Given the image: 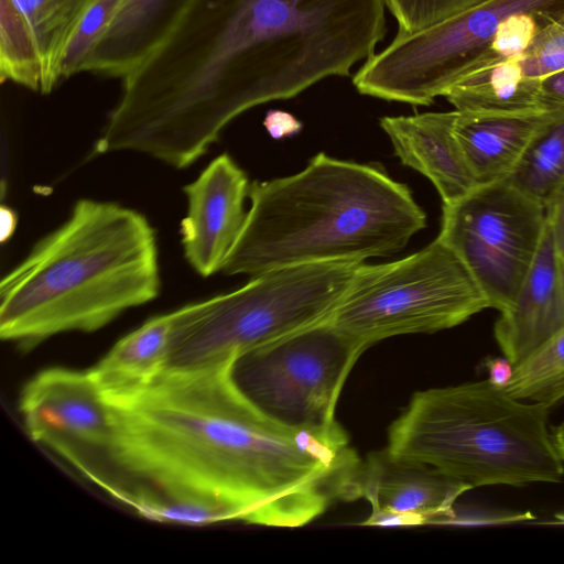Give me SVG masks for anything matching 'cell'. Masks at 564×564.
Here are the masks:
<instances>
[{
    "label": "cell",
    "mask_w": 564,
    "mask_h": 564,
    "mask_svg": "<svg viewBox=\"0 0 564 564\" xmlns=\"http://www.w3.org/2000/svg\"><path fill=\"white\" fill-rule=\"evenodd\" d=\"M502 389L516 399L546 406L564 399V329L516 366Z\"/></svg>",
    "instance_id": "22"
},
{
    "label": "cell",
    "mask_w": 564,
    "mask_h": 564,
    "mask_svg": "<svg viewBox=\"0 0 564 564\" xmlns=\"http://www.w3.org/2000/svg\"><path fill=\"white\" fill-rule=\"evenodd\" d=\"M488 370V380L497 388H505L512 378L514 366L503 357H492L485 361Z\"/></svg>",
    "instance_id": "29"
},
{
    "label": "cell",
    "mask_w": 564,
    "mask_h": 564,
    "mask_svg": "<svg viewBox=\"0 0 564 564\" xmlns=\"http://www.w3.org/2000/svg\"><path fill=\"white\" fill-rule=\"evenodd\" d=\"M540 101L544 110L564 109V70L541 79Z\"/></svg>",
    "instance_id": "27"
},
{
    "label": "cell",
    "mask_w": 564,
    "mask_h": 564,
    "mask_svg": "<svg viewBox=\"0 0 564 564\" xmlns=\"http://www.w3.org/2000/svg\"><path fill=\"white\" fill-rule=\"evenodd\" d=\"M174 317L173 311L148 319L90 369L107 399L135 392L165 371Z\"/></svg>",
    "instance_id": "18"
},
{
    "label": "cell",
    "mask_w": 564,
    "mask_h": 564,
    "mask_svg": "<svg viewBox=\"0 0 564 564\" xmlns=\"http://www.w3.org/2000/svg\"><path fill=\"white\" fill-rule=\"evenodd\" d=\"M386 33L384 0H173L112 117L138 151L184 169L246 110L348 76Z\"/></svg>",
    "instance_id": "1"
},
{
    "label": "cell",
    "mask_w": 564,
    "mask_h": 564,
    "mask_svg": "<svg viewBox=\"0 0 564 564\" xmlns=\"http://www.w3.org/2000/svg\"><path fill=\"white\" fill-rule=\"evenodd\" d=\"M366 350L322 321L238 357L232 377L242 392L293 426H329L343 386Z\"/></svg>",
    "instance_id": "9"
},
{
    "label": "cell",
    "mask_w": 564,
    "mask_h": 564,
    "mask_svg": "<svg viewBox=\"0 0 564 564\" xmlns=\"http://www.w3.org/2000/svg\"><path fill=\"white\" fill-rule=\"evenodd\" d=\"M469 489L466 482L384 448L361 462L355 496L371 506L361 525L413 527L452 522L456 500Z\"/></svg>",
    "instance_id": "13"
},
{
    "label": "cell",
    "mask_w": 564,
    "mask_h": 564,
    "mask_svg": "<svg viewBox=\"0 0 564 564\" xmlns=\"http://www.w3.org/2000/svg\"><path fill=\"white\" fill-rule=\"evenodd\" d=\"M456 111L386 116L380 126L402 164L427 177L443 204L479 185L454 133Z\"/></svg>",
    "instance_id": "16"
},
{
    "label": "cell",
    "mask_w": 564,
    "mask_h": 564,
    "mask_svg": "<svg viewBox=\"0 0 564 564\" xmlns=\"http://www.w3.org/2000/svg\"><path fill=\"white\" fill-rule=\"evenodd\" d=\"M555 518L557 519L556 521H554L553 523L555 524H564V513H557L555 516Z\"/></svg>",
    "instance_id": "31"
},
{
    "label": "cell",
    "mask_w": 564,
    "mask_h": 564,
    "mask_svg": "<svg viewBox=\"0 0 564 564\" xmlns=\"http://www.w3.org/2000/svg\"><path fill=\"white\" fill-rule=\"evenodd\" d=\"M488 307L468 268L436 238L400 260L360 263L325 321L367 349L391 336L457 326Z\"/></svg>",
    "instance_id": "7"
},
{
    "label": "cell",
    "mask_w": 564,
    "mask_h": 564,
    "mask_svg": "<svg viewBox=\"0 0 564 564\" xmlns=\"http://www.w3.org/2000/svg\"><path fill=\"white\" fill-rule=\"evenodd\" d=\"M96 0H0V73L33 91L62 82L66 48Z\"/></svg>",
    "instance_id": "12"
},
{
    "label": "cell",
    "mask_w": 564,
    "mask_h": 564,
    "mask_svg": "<svg viewBox=\"0 0 564 564\" xmlns=\"http://www.w3.org/2000/svg\"><path fill=\"white\" fill-rule=\"evenodd\" d=\"M249 186L239 165L221 154L184 187L187 212L181 221V241L187 262L203 278L221 271L239 238Z\"/></svg>",
    "instance_id": "14"
},
{
    "label": "cell",
    "mask_w": 564,
    "mask_h": 564,
    "mask_svg": "<svg viewBox=\"0 0 564 564\" xmlns=\"http://www.w3.org/2000/svg\"><path fill=\"white\" fill-rule=\"evenodd\" d=\"M564 329V259L546 224L538 254L513 301L500 312L494 334L516 367Z\"/></svg>",
    "instance_id": "15"
},
{
    "label": "cell",
    "mask_w": 564,
    "mask_h": 564,
    "mask_svg": "<svg viewBox=\"0 0 564 564\" xmlns=\"http://www.w3.org/2000/svg\"><path fill=\"white\" fill-rule=\"evenodd\" d=\"M546 212L564 192V109H557L536 133L506 178Z\"/></svg>",
    "instance_id": "21"
},
{
    "label": "cell",
    "mask_w": 564,
    "mask_h": 564,
    "mask_svg": "<svg viewBox=\"0 0 564 564\" xmlns=\"http://www.w3.org/2000/svg\"><path fill=\"white\" fill-rule=\"evenodd\" d=\"M547 23L550 22L530 12H517L503 19L489 47L492 61L521 57L539 29Z\"/></svg>",
    "instance_id": "26"
},
{
    "label": "cell",
    "mask_w": 564,
    "mask_h": 564,
    "mask_svg": "<svg viewBox=\"0 0 564 564\" xmlns=\"http://www.w3.org/2000/svg\"><path fill=\"white\" fill-rule=\"evenodd\" d=\"M487 0H384L398 22L397 35H409Z\"/></svg>",
    "instance_id": "24"
},
{
    "label": "cell",
    "mask_w": 564,
    "mask_h": 564,
    "mask_svg": "<svg viewBox=\"0 0 564 564\" xmlns=\"http://www.w3.org/2000/svg\"><path fill=\"white\" fill-rule=\"evenodd\" d=\"M556 110L499 115L455 110L454 133L477 182L507 178Z\"/></svg>",
    "instance_id": "17"
},
{
    "label": "cell",
    "mask_w": 564,
    "mask_h": 564,
    "mask_svg": "<svg viewBox=\"0 0 564 564\" xmlns=\"http://www.w3.org/2000/svg\"><path fill=\"white\" fill-rule=\"evenodd\" d=\"M546 224V209L505 178L443 204L437 238L462 259L490 307L501 312L528 274Z\"/></svg>",
    "instance_id": "10"
},
{
    "label": "cell",
    "mask_w": 564,
    "mask_h": 564,
    "mask_svg": "<svg viewBox=\"0 0 564 564\" xmlns=\"http://www.w3.org/2000/svg\"><path fill=\"white\" fill-rule=\"evenodd\" d=\"M357 262L270 270L243 286L176 311L165 371L232 364L241 355L325 321L345 294Z\"/></svg>",
    "instance_id": "6"
},
{
    "label": "cell",
    "mask_w": 564,
    "mask_h": 564,
    "mask_svg": "<svg viewBox=\"0 0 564 564\" xmlns=\"http://www.w3.org/2000/svg\"><path fill=\"white\" fill-rule=\"evenodd\" d=\"M546 217L554 245L560 256L564 259V192L546 212Z\"/></svg>",
    "instance_id": "28"
},
{
    "label": "cell",
    "mask_w": 564,
    "mask_h": 564,
    "mask_svg": "<svg viewBox=\"0 0 564 564\" xmlns=\"http://www.w3.org/2000/svg\"><path fill=\"white\" fill-rule=\"evenodd\" d=\"M29 436L119 501L126 484L116 462L112 409L90 370L51 368L20 395Z\"/></svg>",
    "instance_id": "11"
},
{
    "label": "cell",
    "mask_w": 564,
    "mask_h": 564,
    "mask_svg": "<svg viewBox=\"0 0 564 564\" xmlns=\"http://www.w3.org/2000/svg\"><path fill=\"white\" fill-rule=\"evenodd\" d=\"M234 364V362H232ZM232 364L164 371L113 399L116 462L131 498L196 506L223 521L299 528L351 499L361 458L337 422L289 425L234 380Z\"/></svg>",
    "instance_id": "2"
},
{
    "label": "cell",
    "mask_w": 564,
    "mask_h": 564,
    "mask_svg": "<svg viewBox=\"0 0 564 564\" xmlns=\"http://www.w3.org/2000/svg\"><path fill=\"white\" fill-rule=\"evenodd\" d=\"M547 408L488 379L419 391L390 425L386 449L471 488L558 482L564 460Z\"/></svg>",
    "instance_id": "5"
},
{
    "label": "cell",
    "mask_w": 564,
    "mask_h": 564,
    "mask_svg": "<svg viewBox=\"0 0 564 564\" xmlns=\"http://www.w3.org/2000/svg\"><path fill=\"white\" fill-rule=\"evenodd\" d=\"M173 0H122L96 45L86 72L124 78L150 52L161 20Z\"/></svg>",
    "instance_id": "20"
},
{
    "label": "cell",
    "mask_w": 564,
    "mask_h": 564,
    "mask_svg": "<svg viewBox=\"0 0 564 564\" xmlns=\"http://www.w3.org/2000/svg\"><path fill=\"white\" fill-rule=\"evenodd\" d=\"M520 64L525 76L536 79L564 70V19L539 29Z\"/></svg>",
    "instance_id": "25"
},
{
    "label": "cell",
    "mask_w": 564,
    "mask_h": 564,
    "mask_svg": "<svg viewBox=\"0 0 564 564\" xmlns=\"http://www.w3.org/2000/svg\"><path fill=\"white\" fill-rule=\"evenodd\" d=\"M122 0H96L82 19L66 48L62 68V80L86 72L88 61L115 18Z\"/></svg>",
    "instance_id": "23"
},
{
    "label": "cell",
    "mask_w": 564,
    "mask_h": 564,
    "mask_svg": "<svg viewBox=\"0 0 564 564\" xmlns=\"http://www.w3.org/2000/svg\"><path fill=\"white\" fill-rule=\"evenodd\" d=\"M541 79L524 75L520 57L485 66L451 87L445 97L457 111L476 113H529L544 110Z\"/></svg>",
    "instance_id": "19"
},
{
    "label": "cell",
    "mask_w": 564,
    "mask_h": 564,
    "mask_svg": "<svg viewBox=\"0 0 564 564\" xmlns=\"http://www.w3.org/2000/svg\"><path fill=\"white\" fill-rule=\"evenodd\" d=\"M245 226L221 271L260 273L357 262L401 250L426 225L410 188L368 164L315 155L293 175L256 181Z\"/></svg>",
    "instance_id": "4"
},
{
    "label": "cell",
    "mask_w": 564,
    "mask_h": 564,
    "mask_svg": "<svg viewBox=\"0 0 564 564\" xmlns=\"http://www.w3.org/2000/svg\"><path fill=\"white\" fill-rule=\"evenodd\" d=\"M155 231L139 212L79 199L0 283V335L22 349L66 332L100 329L154 300Z\"/></svg>",
    "instance_id": "3"
},
{
    "label": "cell",
    "mask_w": 564,
    "mask_h": 564,
    "mask_svg": "<svg viewBox=\"0 0 564 564\" xmlns=\"http://www.w3.org/2000/svg\"><path fill=\"white\" fill-rule=\"evenodd\" d=\"M17 227V215L6 206L0 210V239L6 242L14 232Z\"/></svg>",
    "instance_id": "30"
},
{
    "label": "cell",
    "mask_w": 564,
    "mask_h": 564,
    "mask_svg": "<svg viewBox=\"0 0 564 564\" xmlns=\"http://www.w3.org/2000/svg\"><path fill=\"white\" fill-rule=\"evenodd\" d=\"M517 12L546 22L564 19V0H487L409 35H397L352 78L361 95L429 106L467 75L494 62L489 47L499 24Z\"/></svg>",
    "instance_id": "8"
}]
</instances>
